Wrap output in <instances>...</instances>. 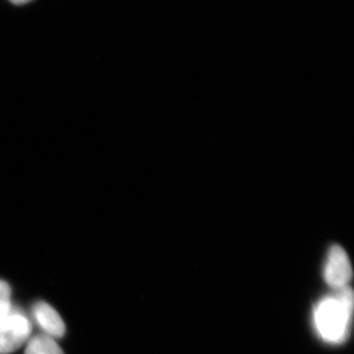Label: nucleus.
Wrapping results in <instances>:
<instances>
[{
    "label": "nucleus",
    "mask_w": 354,
    "mask_h": 354,
    "mask_svg": "<svg viewBox=\"0 0 354 354\" xmlns=\"http://www.w3.org/2000/svg\"><path fill=\"white\" fill-rule=\"evenodd\" d=\"M9 1L14 4V6H24V4L31 2L32 0H9Z\"/></svg>",
    "instance_id": "nucleus-7"
},
{
    "label": "nucleus",
    "mask_w": 354,
    "mask_h": 354,
    "mask_svg": "<svg viewBox=\"0 0 354 354\" xmlns=\"http://www.w3.org/2000/svg\"><path fill=\"white\" fill-rule=\"evenodd\" d=\"M353 276L351 265L346 251L341 246L330 247L325 268V279L332 288H346Z\"/></svg>",
    "instance_id": "nucleus-3"
},
{
    "label": "nucleus",
    "mask_w": 354,
    "mask_h": 354,
    "mask_svg": "<svg viewBox=\"0 0 354 354\" xmlns=\"http://www.w3.org/2000/svg\"><path fill=\"white\" fill-rule=\"evenodd\" d=\"M29 319L13 310L10 315L0 321V354L12 353L19 349L31 335Z\"/></svg>",
    "instance_id": "nucleus-2"
},
{
    "label": "nucleus",
    "mask_w": 354,
    "mask_h": 354,
    "mask_svg": "<svg viewBox=\"0 0 354 354\" xmlns=\"http://www.w3.org/2000/svg\"><path fill=\"white\" fill-rule=\"evenodd\" d=\"M25 354H64L55 339L50 335L41 334L28 339Z\"/></svg>",
    "instance_id": "nucleus-5"
},
{
    "label": "nucleus",
    "mask_w": 354,
    "mask_h": 354,
    "mask_svg": "<svg viewBox=\"0 0 354 354\" xmlns=\"http://www.w3.org/2000/svg\"><path fill=\"white\" fill-rule=\"evenodd\" d=\"M13 310L10 286L6 281L0 279V321L10 315Z\"/></svg>",
    "instance_id": "nucleus-6"
},
{
    "label": "nucleus",
    "mask_w": 354,
    "mask_h": 354,
    "mask_svg": "<svg viewBox=\"0 0 354 354\" xmlns=\"http://www.w3.org/2000/svg\"><path fill=\"white\" fill-rule=\"evenodd\" d=\"M335 297L325 298L315 309L316 329L325 341L339 342L346 339L351 322L353 293L346 286Z\"/></svg>",
    "instance_id": "nucleus-1"
},
{
    "label": "nucleus",
    "mask_w": 354,
    "mask_h": 354,
    "mask_svg": "<svg viewBox=\"0 0 354 354\" xmlns=\"http://www.w3.org/2000/svg\"><path fill=\"white\" fill-rule=\"evenodd\" d=\"M32 316L38 323L39 328L44 330V334L50 337H64L66 332V327L62 317L57 313V310L53 309L46 302L39 301L32 306Z\"/></svg>",
    "instance_id": "nucleus-4"
}]
</instances>
